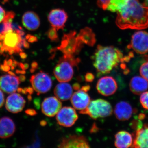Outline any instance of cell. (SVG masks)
<instances>
[{
    "mask_svg": "<svg viewBox=\"0 0 148 148\" xmlns=\"http://www.w3.org/2000/svg\"><path fill=\"white\" fill-rule=\"evenodd\" d=\"M128 0H110L106 10L111 12L117 13L125 6Z\"/></svg>",
    "mask_w": 148,
    "mask_h": 148,
    "instance_id": "d4e9b609",
    "label": "cell"
},
{
    "mask_svg": "<svg viewBox=\"0 0 148 148\" xmlns=\"http://www.w3.org/2000/svg\"><path fill=\"white\" fill-rule=\"evenodd\" d=\"M98 130H99V128L96 126V124L94 123L92 126V128L90 129V132L91 133H94V132H97Z\"/></svg>",
    "mask_w": 148,
    "mask_h": 148,
    "instance_id": "836d02e7",
    "label": "cell"
},
{
    "mask_svg": "<svg viewBox=\"0 0 148 148\" xmlns=\"http://www.w3.org/2000/svg\"><path fill=\"white\" fill-rule=\"evenodd\" d=\"M68 18V14L66 12L60 8L52 10L48 16V19L51 27L57 31L64 29Z\"/></svg>",
    "mask_w": 148,
    "mask_h": 148,
    "instance_id": "7c38bea8",
    "label": "cell"
},
{
    "mask_svg": "<svg viewBox=\"0 0 148 148\" xmlns=\"http://www.w3.org/2000/svg\"><path fill=\"white\" fill-rule=\"evenodd\" d=\"M32 70H33V71H32V72H34V71L35 70H36V69H37V67H38V65L36 62H34V63H32Z\"/></svg>",
    "mask_w": 148,
    "mask_h": 148,
    "instance_id": "f35d334b",
    "label": "cell"
},
{
    "mask_svg": "<svg viewBox=\"0 0 148 148\" xmlns=\"http://www.w3.org/2000/svg\"><path fill=\"white\" fill-rule=\"evenodd\" d=\"M58 31L54 28L51 27L47 32V36L52 41H56L58 40Z\"/></svg>",
    "mask_w": 148,
    "mask_h": 148,
    "instance_id": "83f0119b",
    "label": "cell"
},
{
    "mask_svg": "<svg viewBox=\"0 0 148 148\" xmlns=\"http://www.w3.org/2000/svg\"><path fill=\"white\" fill-rule=\"evenodd\" d=\"M78 118L75 109L70 107L61 108L56 114V119L59 125L65 127L73 126Z\"/></svg>",
    "mask_w": 148,
    "mask_h": 148,
    "instance_id": "9c48e42d",
    "label": "cell"
},
{
    "mask_svg": "<svg viewBox=\"0 0 148 148\" xmlns=\"http://www.w3.org/2000/svg\"><path fill=\"white\" fill-rule=\"evenodd\" d=\"M116 24L122 30H143L148 28V7L140 0H128V2L118 12Z\"/></svg>",
    "mask_w": 148,
    "mask_h": 148,
    "instance_id": "6da1fadb",
    "label": "cell"
},
{
    "mask_svg": "<svg viewBox=\"0 0 148 148\" xmlns=\"http://www.w3.org/2000/svg\"><path fill=\"white\" fill-rule=\"evenodd\" d=\"M93 66L98 76L108 74L120 63L130 59L129 56H124L121 51L114 46L98 45L92 56Z\"/></svg>",
    "mask_w": 148,
    "mask_h": 148,
    "instance_id": "7a4b0ae2",
    "label": "cell"
},
{
    "mask_svg": "<svg viewBox=\"0 0 148 148\" xmlns=\"http://www.w3.org/2000/svg\"><path fill=\"white\" fill-rule=\"evenodd\" d=\"M110 0H97V5L103 10H106Z\"/></svg>",
    "mask_w": 148,
    "mask_h": 148,
    "instance_id": "f1b7e54d",
    "label": "cell"
},
{
    "mask_svg": "<svg viewBox=\"0 0 148 148\" xmlns=\"http://www.w3.org/2000/svg\"><path fill=\"white\" fill-rule=\"evenodd\" d=\"M84 44L79 34L76 35L75 32H72L63 37L61 45L57 48L64 55L75 56L78 54Z\"/></svg>",
    "mask_w": 148,
    "mask_h": 148,
    "instance_id": "8992f818",
    "label": "cell"
},
{
    "mask_svg": "<svg viewBox=\"0 0 148 148\" xmlns=\"http://www.w3.org/2000/svg\"><path fill=\"white\" fill-rule=\"evenodd\" d=\"M19 77V80L20 81L23 82L25 80V79H26V78H25V77L24 76L21 75L20 76V77Z\"/></svg>",
    "mask_w": 148,
    "mask_h": 148,
    "instance_id": "60d3db41",
    "label": "cell"
},
{
    "mask_svg": "<svg viewBox=\"0 0 148 148\" xmlns=\"http://www.w3.org/2000/svg\"><path fill=\"white\" fill-rule=\"evenodd\" d=\"M143 4V5L145 6L148 7V0H145Z\"/></svg>",
    "mask_w": 148,
    "mask_h": 148,
    "instance_id": "7bdbcfd3",
    "label": "cell"
},
{
    "mask_svg": "<svg viewBox=\"0 0 148 148\" xmlns=\"http://www.w3.org/2000/svg\"><path fill=\"white\" fill-rule=\"evenodd\" d=\"M4 96L2 91L0 90V108L2 107L4 103Z\"/></svg>",
    "mask_w": 148,
    "mask_h": 148,
    "instance_id": "1f68e13d",
    "label": "cell"
},
{
    "mask_svg": "<svg viewBox=\"0 0 148 148\" xmlns=\"http://www.w3.org/2000/svg\"><path fill=\"white\" fill-rule=\"evenodd\" d=\"M80 61L79 58L73 56L63 55L53 70L54 76L60 82L70 81L73 76V67L77 66Z\"/></svg>",
    "mask_w": 148,
    "mask_h": 148,
    "instance_id": "3957f363",
    "label": "cell"
},
{
    "mask_svg": "<svg viewBox=\"0 0 148 148\" xmlns=\"http://www.w3.org/2000/svg\"><path fill=\"white\" fill-rule=\"evenodd\" d=\"M112 112V108L110 103L101 99L90 101L86 109L79 112L80 113L88 115L95 120L110 116Z\"/></svg>",
    "mask_w": 148,
    "mask_h": 148,
    "instance_id": "5b68a950",
    "label": "cell"
},
{
    "mask_svg": "<svg viewBox=\"0 0 148 148\" xmlns=\"http://www.w3.org/2000/svg\"><path fill=\"white\" fill-rule=\"evenodd\" d=\"M30 82L38 95L49 91L52 85V82L48 74L40 71L31 77Z\"/></svg>",
    "mask_w": 148,
    "mask_h": 148,
    "instance_id": "52a82bcc",
    "label": "cell"
},
{
    "mask_svg": "<svg viewBox=\"0 0 148 148\" xmlns=\"http://www.w3.org/2000/svg\"><path fill=\"white\" fill-rule=\"evenodd\" d=\"M28 37H29V40H29V41L30 42H33L36 41V38L34 36H31L30 37L29 36Z\"/></svg>",
    "mask_w": 148,
    "mask_h": 148,
    "instance_id": "74e56055",
    "label": "cell"
},
{
    "mask_svg": "<svg viewBox=\"0 0 148 148\" xmlns=\"http://www.w3.org/2000/svg\"><path fill=\"white\" fill-rule=\"evenodd\" d=\"M23 32L12 29L4 31L0 34V52H8L10 54L19 53L24 41L21 39Z\"/></svg>",
    "mask_w": 148,
    "mask_h": 148,
    "instance_id": "277c9868",
    "label": "cell"
},
{
    "mask_svg": "<svg viewBox=\"0 0 148 148\" xmlns=\"http://www.w3.org/2000/svg\"><path fill=\"white\" fill-rule=\"evenodd\" d=\"M141 65L140 69V72L141 76L148 81V60Z\"/></svg>",
    "mask_w": 148,
    "mask_h": 148,
    "instance_id": "484cf974",
    "label": "cell"
},
{
    "mask_svg": "<svg viewBox=\"0 0 148 148\" xmlns=\"http://www.w3.org/2000/svg\"><path fill=\"white\" fill-rule=\"evenodd\" d=\"M15 125L13 121L8 117L0 119V138H9L13 135Z\"/></svg>",
    "mask_w": 148,
    "mask_h": 148,
    "instance_id": "7402d4cb",
    "label": "cell"
},
{
    "mask_svg": "<svg viewBox=\"0 0 148 148\" xmlns=\"http://www.w3.org/2000/svg\"><path fill=\"white\" fill-rule=\"evenodd\" d=\"M90 102V96L82 90H77L71 98V102L74 108L80 111L86 109Z\"/></svg>",
    "mask_w": 148,
    "mask_h": 148,
    "instance_id": "e0dca14e",
    "label": "cell"
},
{
    "mask_svg": "<svg viewBox=\"0 0 148 148\" xmlns=\"http://www.w3.org/2000/svg\"><path fill=\"white\" fill-rule=\"evenodd\" d=\"M136 53L145 54L148 52V32L140 31L135 32L131 37L130 43L127 46Z\"/></svg>",
    "mask_w": 148,
    "mask_h": 148,
    "instance_id": "ba28073f",
    "label": "cell"
},
{
    "mask_svg": "<svg viewBox=\"0 0 148 148\" xmlns=\"http://www.w3.org/2000/svg\"><path fill=\"white\" fill-rule=\"evenodd\" d=\"M59 148H89V143L84 136L70 135L63 138L58 146Z\"/></svg>",
    "mask_w": 148,
    "mask_h": 148,
    "instance_id": "5bb4252c",
    "label": "cell"
},
{
    "mask_svg": "<svg viewBox=\"0 0 148 148\" xmlns=\"http://www.w3.org/2000/svg\"><path fill=\"white\" fill-rule=\"evenodd\" d=\"M8 73L10 74V75H15V74L14 73H13L12 72H9Z\"/></svg>",
    "mask_w": 148,
    "mask_h": 148,
    "instance_id": "ee69618b",
    "label": "cell"
},
{
    "mask_svg": "<svg viewBox=\"0 0 148 148\" xmlns=\"http://www.w3.org/2000/svg\"><path fill=\"white\" fill-rule=\"evenodd\" d=\"M26 113L30 116H35L37 114V112L33 109H28L25 111Z\"/></svg>",
    "mask_w": 148,
    "mask_h": 148,
    "instance_id": "d6a6232c",
    "label": "cell"
},
{
    "mask_svg": "<svg viewBox=\"0 0 148 148\" xmlns=\"http://www.w3.org/2000/svg\"><path fill=\"white\" fill-rule=\"evenodd\" d=\"M27 91V92H29L30 94H32L33 92V89L32 88H26L25 89Z\"/></svg>",
    "mask_w": 148,
    "mask_h": 148,
    "instance_id": "ab89813d",
    "label": "cell"
},
{
    "mask_svg": "<svg viewBox=\"0 0 148 148\" xmlns=\"http://www.w3.org/2000/svg\"><path fill=\"white\" fill-rule=\"evenodd\" d=\"M62 103L56 97L45 98L42 104V111L49 117L55 116L62 108Z\"/></svg>",
    "mask_w": 148,
    "mask_h": 148,
    "instance_id": "4fadbf2b",
    "label": "cell"
},
{
    "mask_svg": "<svg viewBox=\"0 0 148 148\" xmlns=\"http://www.w3.org/2000/svg\"><path fill=\"white\" fill-rule=\"evenodd\" d=\"M95 78L94 75L90 73H88L86 74L85 76V81L87 82H91Z\"/></svg>",
    "mask_w": 148,
    "mask_h": 148,
    "instance_id": "f546056e",
    "label": "cell"
},
{
    "mask_svg": "<svg viewBox=\"0 0 148 148\" xmlns=\"http://www.w3.org/2000/svg\"><path fill=\"white\" fill-rule=\"evenodd\" d=\"M1 69L4 71L7 72L10 69V67L8 65L4 64L3 66H1Z\"/></svg>",
    "mask_w": 148,
    "mask_h": 148,
    "instance_id": "e575fe53",
    "label": "cell"
},
{
    "mask_svg": "<svg viewBox=\"0 0 148 148\" xmlns=\"http://www.w3.org/2000/svg\"><path fill=\"white\" fill-rule=\"evenodd\" d=\"M80 87V85L79 84L77 83L74 84L73 86V89L75 90H79Z\"/></svg>",
    "mask_w": 148,
    "mask_h": 148,
    "instance_id": "8d00e7d4",
    "label": "cell"
},
{
    "mask_svg": "<svg viewBox=\"0 0 148 148\" xmlns=\"http://www.w3.org/2000/svg\"><path fill=\"white\" fill-rule=\"evenodd\" d=\"M47 122L43 120L40 122V125L42 126H45Z\"/></svg>",
    "mask_w": 148,
    "mask_h": 148,
    "instance_id": "b9f144b4",
    "label": "cell"
},
{
    "mask_svg": "<svg viewBox=\"0 0 148 148\" xmlns=\"http://www.w3.org/2000/svg\"><path fill=\"white\" fill-rule=\"evenodd\" d=\"M140 102L143 108L148 110V91H145L141 93Z\"/></svg>",
    "mask_w": 148,
    "mask_h": 148,
    "instance_id": "4316f807",
    "label": "cell"
},
{
    "mask_svg": "<svg viewBox=\"0 0 148 148\" xmlns=\"http://www.w3.org/2000/svg\"><path fill=\"white\" fill-rule=\"evenodd\" d=\"M131 147L148 148V124H142L140 122L137 124V129L134 135Z\"/></svg>",
    "mask_w": 148,
    "mask_h": 148,
    "instance_id": "30bf717a",
    "label": "cell"
},
{
    "mask_svg": "<svg viewBox=\"0 0 148 148\" xmlns=\"http://www.w3.org/2000/svg\"><path fill=\"white\" fill-rule=\"evenodd\" d=\"M96 88L98 92L104 96H110L114 94L118 88L116 81L113 77L105 76L98 80Z\"/></svg>",
    "mask_w": 148,
    "mask_h": 148,
    "instance_id": "8fae6325",
    "label": "cell"
},
{
    "mask_svg": "<svg viewBox=\"0 0 148 148\" xmlns=\"http://www.w3.org/2000/svg\"><path fill=\"white\" fill-rule=\"evenodd\" d=\"M131 92L137 95H140L148 88V81L142 76L133 77L129 84Z\"/></svg>",
    "mask_w": 148,
    "mask_h": 148,
    "instance_id": "44dd1931",
    "label": "cell"
},
{
    "mask_svg": "<svg viewBox=\"0 0 148 148\" xmlns=\"http://www.w3.org/2000/svg\"><path fill=\"white\" fill-rule=\"evenodd\" d=\"M90 86L86 85L82 86V87L81 90H83V91H85V92H87L88 91H89V90H90Z\"/></svg>",
    "mask_w": 148,
    "mask_h": 148,
    "instance_id": "d590c367",
    "label": "cell"
},
{
    "mask_svg": "<svg viewBox=\"0 0 148 148\" xmlns=\"http://www.w3.org/2000/svg\"><path fill=\"white\" fill-rule=\"evenodd\" d=\"M5 12L4 9L0 6V23H1L5 16Z\"/></svg>",
    "mask_w": 148,
    "mask_h": 148,
    "instance_id": "4dcf8cb0",
    "label": "cell"
},
{
    "mask_svg": "<svg viewBox=\"0 0 148 148\" xmlns=\"http://www.w3.org/2000/svg\"><path fill=\"white\" fill-rule=\"evenodd\" d=\"M114 145L118 148L131 147L133 143V138L132 135L127 131H119L115 136Z\"/></svg>",
    "mask_w": 148,
    "mask_h": 148,
    "instance_id": "603a6c76",
    "label": "cell"
},
{
    "mask_svg": "<svg viewBox=\"0 0 148 148\" xmlns=\"http://www.w3.org/2000/svg\"><path fill=\"white\" fill-rule=\"evenodd\" d=\"M20 84L18 77L5 75L0 77V88L7 93L15 92L18 89Z\"/></svg>",
    "mask_w": 148,
    "mask_h": 148,
    "instance_id": "9a60e30c",
    "label": "cell"
},
{
    "mask_svg": "<svg viewBox=\"0 0 148 148\" xmlns=\"http://www.w3.org/2000/svg\"><path fill=\"white\" fill-rule=\"evenodd\" d=\"M115 115L120 121H126L132 116L133 110L131 105L125 101H121L117 103L114 110Z\"/></svg>",
    "mask_w": 148,
    "mask_h": 148,
    "instance_id": "ac0fdd59",
    "label": "cell"
},
{
    "mask_svg": "<svg viewBox=\"0 0 148 148\" xmlns=\"http://www.w3.org/2000/svg\"><path fill=\"white\" fill-rule=\"evenodd\" d=\"M22 24L29 31H35L39 27L40 21L38 14L33 11L25 12L22 16Z\"/></svg>",
    "mask_w": 148,
    "mask_h": 148,
    "instance_id": "d6986e66",
    "label": "cell"
},
{
    "mask_svg": "<svg viewBox=\"0 0 148 148\" xmlns=\"http://www.w3.org/2000/svg\"><path fill=\"white\" fill-rule=\"evenodd\" d=\"M54 93L56 97L60 101H67L71 98L73 93V88L68 83L61 82L56 86Z\"/></svg>",
    "mask_w": 148,
    "mask_h": 148,
    "instance_id": "ffe728a7",
    "label": "cell"
},
{
    "mask_svg": "<svg viewBox=\"0 0 148 148\" xmlns=\"http://www.w3.org/2000/svg\"><path fill=\"white\" fill-rule=\"evenodd\" d=\"M79 34L84 44L90 46L95 44V36L91 29L88 28H85L81 31Z\"/></svg>",
    "mask_w": 148,
    "mask_h": 148,
    "instance_id": "cb8c5ba5",
    "label": "cell"
},
{
    "mask_svg": "<svg viewBox=\"0 0 148 148\" xmlns=\"http://www.w3.org/2000/svg\"><path fill=\"white\" fill-rule=\"evenodd\" d=\"M25 103L26 101L20 94L12 93L7 98L6 108L10 112L17 113L23 110Z\"/></svg>",
    "mask_w": 148,
    "mask_h": 148,
    "instance_id": "2e32d148",
    "label": "cell"
},
{
    "mask_svg": "<svg viewBox=\"0 0 148 148\" xmlns=\"http://www.w3.org/2000/svg\"><path fill=\"white\" fill-rule=\"evenodd\" d=\"M145 58L146 60H148V55L145 56Z\"/></svg>",
    "mask_w": 148,
    "mask_h": 148,
    "instance_id": "f6af8a7d",
    "label": "cell"
}]
</instances>
